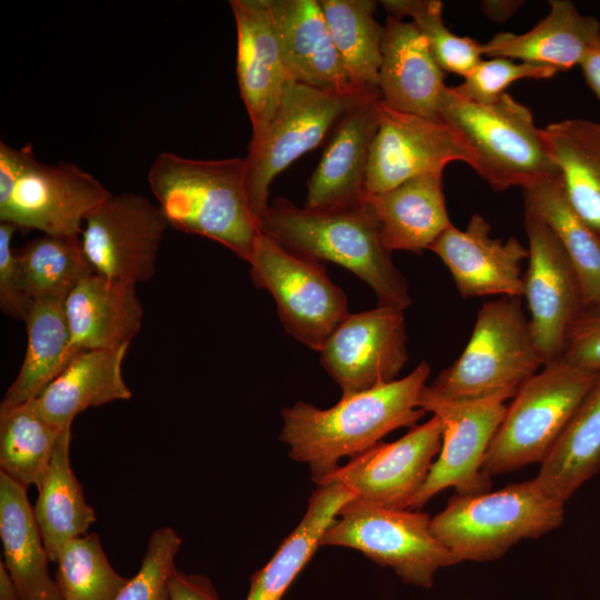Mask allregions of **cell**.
<instances>
[{"instance_id": "obj_1", "label": "cell", "mask_w": 600, "mask_h": 600, "mask_svg": "<svg viewBox=\"0 0 600 600\" xmlns=\"http://www.w3.org/2000/svg\"><path fill=\"white\" fill-rule=\"evenodd\" d=\"M429 374L422 361L407 377L342 396L329 409L301 401L282 409L280 440L289 447L288 456L307 463L318 486L326 484L341 458L366 451L396 429L416 426L426 413L419 397Z\"/></svg>"}, {"instance_id": "obj_2", "label": "cell", "mask_w": 600, "mask_h": 600, "mask_svg": "<svg viewBox=\"0 0 600 600\" xmlns=\"http://www.w3.org/2000/svg\"><path fill=\"white\" fill-rule=\"evenodd\" d=\"M147 179L168 224L249 261L260 228L247 194L244 158L198 160L162 152Z\"/></svg>"}, {"instance_id": "obj_3", "label": "cell", "mask_w": 600, "mask_h": 600, "mask_svg": "<svg viewBox=\"0 0 600 600\" xmlns=\"http://www.w3.org/2000/svg\"><path fill=\"white\" fill-rule=\"evenodd\" d=\"M259 227L299 256L347 268L372 288L379 306L400 310L410 306L408 282L383 246L378 221L363 200L347 208L310 210L277 198Z\"/></svg>"}, {"instance_id": "obj_4", "label": "cell", "mask_w": 600, "mask_h": 600, "mask_svg": "<svg viewBox=\"0 0 600 600\" xmlns=\"http://www.w3.org/2000/svg\"><path fill=\"white\" fill-rule=\"evenodd\" d=\"M439 114L468 144L474 158L472 169L494 190H526L559 176L543 130L536 126L530 109L510 94L479 104L446 86Z\"/></svg>"}, {"instance_id": "obj_5", "label": "cell", "mask_w": 600, "mask_h": 600, "mask_svg": "<svg viewBox=\"0 0 600 600\" xmlns=\"http://www.w3.org/2000/svg\"><path fill=\"white\" fill-rule=\"evenodd\" d=\"M564 502L536 478L498 491L456 494L431 518V530L456 563L492 561L524 539L539 538L562 524Z\"/></svg>"}, {"instance_id": "obj_6", "label": "cell", "mask_w": 600, "mask_h": 600, "mask_svg": "<svg viewBox=\"0 0 600 600\" xmlns=\"http://www.w3.org/2000/svg\"><path fill=\"white\" fill-rule=\"evenodd\" d=\"M543 366L521 298L500 297L481 306L459 358L424 390L448 401L508 400Z\"/></svg>"}, {"instance_id": "obj_7", "label": "cell", "mask_w": 600, "mask_h": 600, "mask_svg": "<svg viewBox=\"0 0 600 600\" xmlns=\"http://www.w3.org/2000/svg\"><path fill=\"white\" fill-rule=\"evenodd\" d=\"M600 373L547 363L517 391L489 446L488 477L542 463Z\"/></svg>"}, {"instance_id": "obj_8", "label": "cell", "mask_w": 600, "mask_h": 600, "mask_svg": "<svg viewBox=\"0 0 600 600\" xmlns=\"http://www.w3.org/2000/svg\"><path fill=\"white\" fill-rule=\"evenodd\" d=\"M321 546L356 549L391 568L407 584L429 589L436 573L457 564L431 530V518L410 509H392L352 498L324 531Z\"/></svg>"}, {"instance_id": "obj_9", "label": "cell", "mask_w": 600, "mask_h": 600, "mask_svg": "<svg viewBox=\"0 0 600 600\" xmlns=\"http://www.w3.org/2000/svg\"><path fill=\"white\" fill-rule=\"evenodd\" d=\"M374 92L379 91L334 93L294 80L288 83L273 117L251 139L244 158L247 194L258 222L269 206L274 178L319 146L350 107Z\"/></svg>"}, {"instance_id": "obj_10", "label": "cell", "mask_w": 600, "mask_h": 600, "mask_svg": "<svg viewBox=\"0 0 600 600\" xmlns=\"http://www.w3.org/2000/svg\"><path fill=\"white\" fill-rule=\"evenodd\" d=\"M248 262L253 284L274 298L286 331L320 352L349 316L347 296L330 280L324 266L286 249L261 231Z\"/></svg>"}, {"instance_id": "obj_11", "label": "cell", "mask_w": 600, "mask_h": 600, "mask_svg": "<svg viewBox=\"0 0 600 600\" xmlns=\"http://www.w3.org/2000/svg\"><path fill=\"white\" fill-rule=\"evenodd\" d=\"M168 222L144 196L122 192L110 196L84 219L80 234L93 273L133 283L150 280Z\"/></svg>"}, {"instance_id": "obj_12", "label": "cell", "mask_w": 600, "mask_h": 600, "mask_svg": "<svg viewBox=\"0 0 600 600\" xmlns=\"http://www.w3.org/2000/svg\"><path fill=\"white\" fill-rule=\"evenodd\" d=\"M504 402L500 397L448 401L422 389L419 407L441 419L442 446L410 510L420 509L447 488H454L459 496L490 491L491 478L482 468L489 446L506 414Z\"/></svg>"}, {"instance_id": "obj_13", "label": "cell", "mask_w": 600, "mask_h": 600, "mask_svg": "<svg viewBox=\"0 0 600 600\" xmlns=\"http://www.w3.org/2000/svg\"><path fill=\"white\" fill-rule=\"evenodd\" d=\"M523 223L529 264L522 297L534 348L547 364L560 359L568 332L586 308L576 271L553 231L528 209Z\"/></svg>"}, {"instance_id": "obj_14", "label": "cell", "mask_w": 600, "mask_h": 600, "mask_svg": "<svg viewBox=\"0 0 600 600\" xmlns=\"http://www.w3.org/2000/svg\"><path fill=\"white\" fill-rule=\"evenodd\" d=\"M110 193L76 164L34 158L8 199L0 202V222L51 237L80 238L86 217Z\"/></svg>"}, {"instance_id": "obj_15", "label": "cell", "mask_w": 600, "mask_h": 600, "mask_svg": "<svg viewBox=\"0 0 600 600\" xmlns=\"http://www.w3.org/2000/svg\"><path fill=\"white\" fill-rule=\"evenodd\" d=\"M453 161L471 168L474 164L471 150L454 129L444 121L393 110L381 100L366 193H379L418 176L443 172Z\"/></svg>"}, {"instance_id": "obj_16", "label": "cell", "mask_w": 600, "mask_h": 600, "mask_svg": "<svg viewBox=\"0 0 600 600\" xmlns=\"http://www.w3.org/2000/svg\"><path fill=\"white\" fill-rule=\"evenodd\" d=\"M407 360L403 310L389 306L349 314L320 351L343 397L396 380Z\"/></svg>"}, {"instance_id": "obj_17", "label": "cell", "mask_w": 600, "mask_h": 600, "mask_svg": "<svg viewBox=\"0 0 600 600\" xmlns=\"http://www.w3.org/2000/svg\"><path fill=\"white\" fill-rule=\"evenodd\" d=\"M443 423L432 417L400 439L378 442L350 458L328 479L346 486L356 498L380 507L409 509L441 450ZM326 483V484H327Z\"/></svg>"}, {"instance_id": "obj_18", "label": "cell", "mask_w": 600, "mask_h": 600, "mask_svg": "<svg viewBox=\"0 0 600 600\" xmlns=\"http://www.w3.org/2000/svg\"><path fill=\"white\" fill-rule=\"evenodd\" d=\"M449 269L462 298L523 296L521 262L529 250L516 238L491 237L490 223L480 214L470 217L462 230L453 224L430 246Z\"/></svg>"}, {"instance_id": "obj_19", "label": "cell", "mask_w": 600, "mask_h": 600, "mask_svg": "<svg viewBox=\"0 0 600 600\" xmlns=\"http://www.w3.org/2000/svg\"><path fill=\"white\" fill-rule=\"evenodd\" d=\"M380 103V92L370 93L339 118L308 180L306 209L333 210L362 202Z\"/></svg>"}, {"instance_id": "obj_20", "label": "cell", "mask_w": 600, "mask_h": 600, "mask_svg": "<svg viewBox=\"0 0 600 600\" xmlns=\"http://www.w3.org/2000/svg\"><path fill=\"white\" fill-rule=\"evenodd\" d=\"M237 28V79L240 96L259 137L292 80L281 52L269 0H230ZM251 138V139H252Z\"/></svg>"}, {"instance_id": "obj_21", "label": "cell", "mask_w": 600, "mask_h": 600, "mask_svg": "<svg viewBox=\"0 0 600 600\" xmlns=\"http://www.w3.org/2000/svg\"><path fill=\"white\" fill-rule=\"evenodd\" d=\"M136 286L92 273L68 294L67 363L82 351L130 346L140 332L143 316Z\"/></svg>"}, {"instance_id": "obj_22", "label": "cell", "mask_w": 600, "mask_h": 600, "mask_svg": "<svg viewBox=\"0 0 600 600\" xmlns=\"http://www.w3.org/2000/svg\"><path fill=\"white\" fill-rule=\"evenodd\" d=\"M378 90L389 108L442 121L439 99L446 87L444 71L433 59L418 29L403 19L387 16Z\"/></svg>"}, {"instance_id": "obj_23", "label": "cell", "mask_w": 600, "mask_h": 600, "mask_svg": "<svg viewBox=\"0 0 600 600\" xmlns=\"http://www.w3.org/2000/svg\"><path fill=\"white\" fill-rule=\"evenodd\" d=\"M269 7L292 80L334 93L367 92L351 84L318 0H269Z\"/></svg>"}, {"instance_id": "obj_24", "label": "cell", "mask_w": 600, "mask_h": 600, "mask_svg": "<svg viewBox=\"0 0 600 600\" xmlns=\"http://www.w3.org/2000/svg\"><path fill=\"white\" fill-rule=\"evenodd\" d=\"M443 172L411 178L362 200L373 212L383 246L390 251L421 253L446 231L450 221L442 187Z\"/></svg>"}, {"instance_id": "obj_25", "label": "cell", "mask_w": 600, "mask_h": 600, "mask_svg": "<svg viewBox=\"0 0 600 600\" xmlns=\"http://www.w3.org/2000/svg\"><path fill=\"white\" fill-rule=\"evenodd\" d=\"M549 12L524 33L498 32L482 43L483 57L519 59L559 71L579 66L600 39V21L582 14L570 0H550Z\"/></svg>"}, {"instance_id": "obj_26", "label": "cell", "mask_w": 600, "mask_h": 600, "mask_svg": "<svg viewBox=\"0 0 600 600\" xmlns=\"http://www.w3.org/2000/svg\"><path fill=\"white\" fill-rule=\"evenodd\" d=\"M129 346L89 350L76 354L32 403L51 423L71 427L76 416L90 407L129 400L131 390L122 377Z\"/></svg>"}, {"instance_id": "obj_27", "label": "cell", "mask_w": 600, "mask_h": 600, "mask_svg": "<svg viewBox=\"0 0 600 600\" xmlns=\"http://www.w3.org/2000/svg\"><path fill=\"white\" fill-rule=\"evenodd\" d=\"M2 560L22 600H62L50 576L49 556L27 497V487L0 471Z\"/></svg>"}, {"instance_id": "obj_28", "label": "cell", "mask_w": 600, "mask_h": 600, "mask_svg": "<svg viewBox=\"0 0 600 600\" xmlns=\"http://www.w3.org/2000/svg\"><path fill=\"white\" fill-rule=\"evenodd\" d=\"M354 498L340 482L319 486L309 498L302 520L281 542L272 558L250 578L246 600H282L297 576L310 561L324 531L341 507Z\"/></svg>"}, {"instance_id": "obj_29", "label": "cell", "mask_w": 600, "mask_h": 600, "mask_svg": "<svg viewBox=\"0 0 600 600\" xmlns=\"http://www.w3.org/2000/svg\"><path fill=\"white\" fill-rule=\"evenodd\" d=\"M542 130L568 201L600 237V122L567 119Z\"/></svg>"}, {"instance_id": "obj_30", "label": "cell", "mask_w": 600, "mask_h": 600, "mask_svg": "<svg viewBox=\"0 0 600 600\" xmlns=\"http://www.w3.org/2000/svg\"><path fill=\"white\" fill-rule=\"evenodd\" d=\"M70 440L71 427L63 428L33 508L52 562L58 561L68 542L87 534L96 521L94 510L87 503L82 487L71 469Z\"/></svg>"}, {"instance_id": "obj_31", "label": "cell", "mask_w": 600, "mask_h": 600, "mask_svg": "<svg viewBox=\"0 0 600 600\" xmlns=\"http://www.w3.org/2000/svg\"><path fill=\"white\" fill-rule=\"evenodd\" d=\"M66 299L44 297L32 301L24 320L28 334L26 354L0 409L13 408L33 400L67 366L70 336Z\"/></svg>"}, {"instance_id": "obj_32", "label": "cell", "mask_w": 600, "mask_h": 600, "mask_svg": "<svg viewBox=\"0 0 600 600\" xmlns=\"http://www.w3.org/2000/svg\"><path fill=\"white\" fill-rule=\"evenodd\" d=\"M523 191L524 209L553 231L566 251L578 277L584 308L600 309V237L573 210L559 176Z\"/></svg>"}, {"instance_id": "obj_33", "label": "cell", "mask_w": 600, "mask_h": 600, "mask_svg": "<svg viewBox=\"0 0 600 600\" xmlns=\"http://www.w3.org/2000/svg\"><path fill=\"white\" fill-rule=\"evenodd\" d=\"M600 470V374L570 419L537 481L566 502Z\"/></svg>"}, {"instance_id": "obj_34", "label": "cell", "mask_w": 600, "mask_h": 600, "mask_svg": "<svg viewBox=\"0 0 600 600\" xmlns=\"http://www.w3.org/2000/svg\"><path fill=\"white\" fill-rule=\"evenodd\" d=\"M332 40L351 84L379 91L378 78L384 27L374 18L372 0H320Z\"/></svg>"}, {"instance_id": "obj_35", "label": "cell", "mask_w": 600, "mask_h": 600, "mask_svg": "<svg viewBox=\"0 0 600 600\" xmlns=\"http://www.w3.org/2000/svg\"><path fill=\"white\" fill-rule=\"evenodd\" d=\"M62 429L49 422L32 401L0 409V471L39 489Z\"/></svg>"}, {"instance_id": "obj_36", "label": "cell", "mask_w": 600, "mask_h": 600, "mask_svg": "<svg viewBox=\"0 0 600 600\" xmlns=\"http://www.w3.org/2000/svg\"><path fill=\"white\" fill-rule=\"evenodd\" d=\"M17 260L24 290L32 301L44 297L67 298L93 273L80 238L43 234L17 253Z\"/></svg>"}, {"instance_id": "obj_37", "label": "cell", "mask_w": 600, "mask_h": 600, "mask_svg": "<svg viewBox=\"0 0 600 600\" xmlns=\"http://www.w3.org/2000/svg\"><path fill=\"white\" fill-rule=\"evenodd\" d=\"M56 563L62 600H114L129 580L110 564L96 532L68 542Z\"/></svg>"}, {"instance_id": "obj_38", "label": "cell", "mask_w": 600, "mask_h": 600, "mask_svg": "<svg viewBox=\"0 0 600 600\" xmlns=\"http://www.w3.org/2000/svg\"><path fill=\"white\" fill-rule=\"evenodd\" d=\"M388 16L409 17L428 43L429 50L444 72L464 78L483 59L482 43L454 34L443 22L439 0H382Z\"/></svg>"}, {"instance_id": "obj_39", "label": "cell", "mask_w": 600, "mask_h": 600, "mask_svg": "<svg viewBox=\"0 0 600 600\" xmlns=\"http://www.w3.org/2000/svg\"><path fill=\"white\" fill-rule=\"evenodd\" d=\"M182 540L171 527L154 530L138 572L114 600H170L169 579Z\"/></svg>"}, {"instance_id": "obj_40", "label": "cell", "mask_w": 600, "mask_h": 600, "mask_svg": "<svg viewBox=\"0 0 600 600\" xmlns=\"http://www.w3.org/2000/svg\"><path fill=\"white\" fill-rule=\"evenodd\" d=\"M557 72L546 66L517 63L507 58H488L482 59L453 89L472 102L491 104L507 93V88L518 80L549 79Z\"/></svg>"}, {"instance_id": "obj_41", "label": "cell", "mask_w": 600, "mask_h": 600, "mask_svg": "<svg viewBox=\"0 0 600 600\" xmlns=\"http://www.w3.org/2000/svg\"><path fill=\"white\" fill-rule=\"evenodd\" d=\"M16 230L14 226L0 222V308L7 316L24 321L32 300L24 290L17 253L11 249Z\"/></svg>"}, {"instance_id": "obj_42", "label": "cell", "mask_w": 600, "mask_h": 600, "mask_svg": "<svg viewBox=\"0 0 600 600\" xmlns=\"http://www.w3.org/2000/svg\"><path fill=\"white\" fill-rule=\"evenodd\" d=\"M559 360L600 373V309L583 310L568 332Z\"/></svg>"}, {"instance_id": "obj_43", "label": "cell", "mask_w": 600, "mask_h": 600, "mask_svg": "<svg viewBox=\"0 0 600 600\" xmlns=\"http://www.w3.org/2000/svg\"><path fill=\"white\" fill-rule=\"evenodd\" d=\"M36 158L32 147L13 148L0 142V202L8 199L22 172Z\"/></svg>"}, {"instance_id": "obj_44", "label": "cell", "mask_w": 600, "mask_h": 600, "mask_svg": "<svg viewBox=\"0 0 600 600\" xmlns=\"http://www.w3.org/2000/svg\"><path fill=\"white\" fill-rule=\"evenodd\" d=\"M170 600H220L212 581L198 573H186L177 568L169 579Z\"/></svg>"}, {"instance_id": "obj_45", "label": "cell", "mask_w": 600, "mask_h": 600, "mask_svg": "<svg viewBox=\"0 0 600 600\" xmlns=\"http://www.w3.org/2000/svg\"><path fill=\"white\" fill-rule=\"evenodd\" d=\"M579 66L587 84L600 101V39L589 47Z\"/></svg>"}, {"instance_id": "obj_46", "label": "cell", "mask_w": 600, "mask_h": 600, "mask_svg": "<svg viewBox=\"0 0 600 600\" xmlns=\"http://www.w3.org/2000/svg\"><path fill=\"white\" fill-rule=\"evenodd\" d=\"M521 0H484L480 8L483 14L494 22H506L523 6Z\"/></svg>"}, {"instance_id": "obj_47", "label": "cell", "mask_w": 600, "mask_h": 600, "mask_svg": "<svg viewBox=\"0 0 600 600\" xmlns=\"http://www.w3.org/2000/svg\"><path fill=\"white\" fill-rule=\"evenodd\" d=\"M0 600H22L2 560L0 561Z\"/></svg>"}]
</instances>
